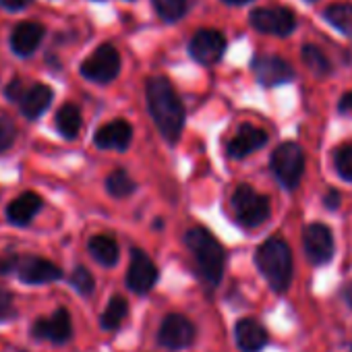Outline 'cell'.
<instances>
[{
	"label": "cell",
	"instance_id": "cell-31",
	"mask_svg": "<svg viewBox=\"0 0 352 352\" xmlns=\"http://www.w3.org/2000/svg\"><path fill=\"white\" fill-rule=\"evenodd\" d=\"M15 315V305H13V296L9 290L0 288V321L11 319Z\"/></svg>",
	"mask_w": 352,
	"mask_h": 352
},
{
	"label": "cell",
	"instance_id": "cell-19",
	"mask_svg": "<svg viewBox=\"0 0 352 352\" xmlns=\"http://www.w3.org/2000/svg\"><path fill=\"white\" fill-rule=\"evenodd\" d=\"M234 336L243 352H259L267 344V331L255 319H241L234 327Z\"/></svg>",
	"mask_w": 352,
	"mask_h": 352
},
{
	"label": "cell",
	"instance_id": "cell-2",
	"mask_svg": "<svg viewBox=\"0 0 352 352\" xmlns=\"http://www.w3.org/2000/svg\"><path fill=\"white\" fill-rule=\"evenodd\" d=\"M185 245L189 247L201 278L210 286H218L224 274V249L206 228H191L185 234Z\"/></svg>",
	"mask_w": 352,
	"mask_h": 352
},
{
	"label": "cell",
	"instance_id": "cell-32",
	"mask_svg": "<svg viewBox=\"0 0 352 352\" xmlns=\"http://www.w3.org/2000/svg\"><path fill=\"white\" fill-rule=\"evenodd\" d=\"M5 94H7V98H9L11 102H17V104H19V100H21V98H23V94H25L23 81H21V79H13V81L7 85Z\"/></svg>",
	"mask_w": 352,
	"mask_h": 352
},
{
	"label": "cell",
	"instance_id": "cell-30",
	"mask_svg": "<svg viewBox=\"0 0 352 352\" xmlns=\"http://www.w3.org/2000/svg\"><path fill=\"white\" fill-rule=\"evenodd\" d=\"M15 141V122L7 116L0 114V153L7 151Z\"/></svg>",
	"mask_w": 352,
	"mask_h": 352
},
{
	"label": "cell",
	"instance_id": "cell-24",
	"mask_svg": "<svg viewBox=\"0 0 352 352\" xmlns=\"http://www.w3.org/2000/svg\"><path fill=\"white\" fill-rule=\"evenodd\" d=\"M106 189H108V193H110L112 197L124 199V197H129L131 193H135L137 185H135V181L131 179V176H129L124 170L118 168V170L110 172V176L106 179Z\"/></svg>",
	"mask_w": 352,
	"mask_h": 352
},
{
	"label": "cell",
	"instance_id": "cell-35",
	"mask_svg": "<svg viewBox=\"0 0 352 352\" xmlns=\"http://www.w3.org/2000/svg\"><path fill=\"white\" fill-rule=\"evenodd\" d=\"M340 112H352V91L342 96L340 100Z\"/></svg>",
	"mask_w": 352,
	"mask_h": 352
},
{
	"label": "cell",
	"instance_id": "cell-37",
	"mask_svg": "<svg viewBox=\"0 0 352 352\" xmlns=\"http://www.w3.org/2000/svg\"><path fill=\"white\" fill-rule=\"evenodd\" d=\"M342 296H344V300L348 302V307H352V282H348V284L342 288Z\"/></svg>",
	"mask_w": 352,
	"mask_h": 352
},
{
	"label": "cell",
	"instance_id": "cell-9",
	"mask_svg": "<svg viewBox=\"0 0 352 352\" xmlns=\"http://www.w3.org/2000/svg\"><path fill=\"white\" fill-rule=\"evenodd\" d=\"M157 340L162 346H166L170 350L187 348L195 340V325L183 315H168L160 327Z\"/></svg>",
	"mask_w": 352,
	"mask_h": 352
},
{
	"label": "cell",
	"instance_id": "cell-29",
	"mask_svg": "<svg viewBox=\"0 0 352 352\" xmlns=\"http://www.w3.org/2000/svg\"><path fill=\"white\" fill-rule=\"evenodd\" d=\"M71 284H73V288H75L79 294H83V296H89V294L94 292V286H96L94 276H91L85 267H77V270L71 274Z\"/></svg>",
	"mask_w": 352,
	"mask_h": 352
},
{
	"label": "cell",
	"instance_id": "cell-11",
	"mask_svg": "<svg viewBox=\"0 0 352 352\" xmlns=\"http://www.w3.org/2000/svg\"><path fill=\"white\" fill-rule=\"evenodd\" d=\"M13 270L17 272V276L25 284H48V282H54V280L63 278L60 267L54 265L52 261L42 259V257H21V259H15Z\"/></svg>",
	"mask_w": 352,
	"mask_h": 352
},
{
	"label": "cell",
	"instance_id": "cell-1",
	"mask_svg": "<svg viewBox=\"0 0 352 352\" xmlns=\"http://www.w3.org/2000/svg\"><path fill=\"white\" fill-rule=\"evenodd\" d=\"M145 94H147V108L157 131L166 141L174 143L181 137L185 126V108L179 94L174 91L172 83L166 77L149 79Z\"/></svg>",
	"mask_w": 352,
	"mask_h": 352
},
{
	"label": "cell",
	"instance_id": "cell-15",
	"mask_svg": "<svg viewBox=\"0 0 352 352\" xmlns=\"http://www.w3.org/2000/svg\"><path fill=\"white\" fill-rule=\"evenodd\" d=\"M131 139H133V129L126 120H112L100 126L94 137L100 149H116V151H124L131 145Z\"/></svg>",
	"mask_w": 352,
	"mask_h": 352
},
{
	"label": "cell",
	"instance_id": "cell-14",
	"mask_svg": "<svg viewBox=\"0 0 352 352\" xmlns=\"http://www.w3.org/2000/svg\"><path fill=\"white\" fill-rule=\"evenodd\" d=\"M32 333L40 340H48V342H56L63 344L71 338L73 333V325H71V315L65 309H58L54 315L38 319L32 327Z\"/></svg>",
	"mask_w": 352,
	"mask_h": 352
},
{
	"label": "cell",
	"instance_id": "cell-3",
	"mask_svg": "<svg viewBox=\"0 0 352 352\" xmlns=\"http://www.w3.org/2000/svg\"><path fill=\"white\" fill-rule=\"evenodd\" d=\"M257 267L276 292H286L292 280V253L282 239H267L255 255Z\"/></svg>",
	"mask_w": 352,
	"mask_h": 352
},
{
	"label": "cell",
	"instance_id": "cell-13",
	"mask_svg": "<svg viewBox=\"0 0 352 352\" xmlns=\"http://www.w3.org/2000/svg\"><path fill=\"white\" fill-rule=\"evenodd\" d=\"M253 71L257 81L265 87H276L294 79L292 67L280 56H257L253 60Z\"/></svg>",
	"mask_w": 352,
	"mask_h": 352
},
{
	"label": "cell",
	"instance_id": "cell-28",
	"mask_svg": "<svg viewBox=\"0 0 352 352\" xmlns=\"http://www.w3.org/2000/svg\"><path fill=\"white\" fill-rule=\"evenodd\" d=\"M333 164H336L338 174L342 176V179L352 183V143H346V145L336 149Z\"/></svg>",
	"mask_w": 352,
	"mask_h": 352
},
{
	"label": "cell",
	"instance_id": "cell-5",
	"mask_svg": "<svg viewBox=\"0 0 352 352\" xmlns=\"http://www.w3.org/2000/svg\"><path fill=\"white\" fill-rule=\"evenodd\" d=\"M305 170V153L296 143H282L272 153V172L286 189H296Z\"/></svg>",
	"mask_w": 352,
	"mask_h": 352
},
{
	"label": "cell",
	"instance_id": "cell-16",
	"mask_svg": "<svg viewBox=\"0 0 352 352\" xmlns=\"http://www.w3.org/2000/svg\"><path fill=\"white\" fill-rule=\"evenodd\" d=\"M265 143H267L265 131H261V129H257V126H253V124H243V126L236 131V135L230 139V143H228V153H230L232 157L241 160V157H245V155L257 151V149L263 147Z\"/></svg>",
	"mask_w": 352,
	"mask_h": 352
},
{
	"label": "cell",
	"instance_id": "cell-18",
	"mask_svg": "<svg viewBox=\"0 0 352 352\" xmlns=\"http://www.w3.org/2000/svg\"><path fill=\"white\" fill-rule=\"evenodd\" d=\"M40 210H42V197H40L38 193L28 191V193L19 195L17 199H13V201L9 204V208H7V218H9V222L15 224V226H28V224L36 218V214H38Z\"/></svg>",
	"mask_w": 352,
	"mask_h": 352
},
{
	"label": "cell",
	"instance_id": "cell-38",
	"mask_svg": "<svg viewBox=\"0 0 352 352\" xmlns=\"http://www.w3.org/2000/svg\"><path fill=\"white\" fill-rule=\"evenodd\" d=\"M226 5H247V3H251V0H224Z\"/></svg>",
	"mask_w": 352,
	"mask_h": 352
},
{
	"label": "cell",
	"instance_id": "cell-34",
	"mask_svg": "<svg viewBox=\"0 0 352 352\" xmlns=\"http://www.w3.org/2000/svg\"><path fill=\"white\" fill-rule=\"evenodd\" d=\"M329 210H336L338 208V204H340V195L336 193V191H329L327 195H325V201H323Z\"/></svg>",
	"mask_w": 352,
	"mask_h": 352
},
{
	"label": "cell",
	"instance_id": "cell-22",
	"mask_svg": "<svg viewBox=\"0 0 352 352\" xmlns=\"http://www.w3.org/2000/svg\"><path fill=\"white\" fill-rule=\"evenodd\" d=\"M56 129L65 139H75L81 129V112L75 104H65L56 112Z\"/></svg>",
	"mask_w": 352,
	"mask_h": 352
},
{
	"label": "cell",
	"instance_id": "cell-33",
	"mask_svg": "<svg viewBox=\"0 0 352 352\" xmlns=\"http://www.w3.org/2000/svg\"><path fill=\"white\" fill-rule=\"evenodd\" d=\"M34 0H0V7L7 11H21L25 7H30Z\"/></svg>",
	"mask_w": 352,
	"mask_h": 352
},
{
	"label": "cell",
	"instance_id": "cell-20",
	"mask_svg": "<svg viewBox=\"0 0 352 352\" xmlns=\"http://www.w3.org/2000/svg\"><path fill=\"white\" fill-rule=\"evenodd\" d=\"M52 96H54L52 89L48 85H44V83H36L34 87L25 89L23 98L19 100L23 116L30 118V120H36L38 116H42L48 110V106L52 102Z\"/></svg>",
	"mask_w": 352,
	"mask_h": 352
},
{
	"label": "cell",
	"instance_id": "cell-4",
	"mask_svg": "<svg viewBox=\"0 0 352 352\" xmlns=\"http://www.w3.org/2000/svg\"><path fill=\"white\" fill-rule=\"evenodd\" d=\"M232 210L239 224L247 228H257L270 218V199L259 195L253 187L241 185L232 195Z\"/></svg>",
	"mask_w": 352,
	"mask_h": 352
},
{
	"label": "cell",
	"instance_id": "cell-23",
	"mask_svg": "<svg viewBox=\"0 0 352 352\" xmlns=\"http://www.w3.org/2000/svg\"><path fill=\"white\" fill-rule=\"evenodd\" d=\"M126 313H129L126 300H124L122 296H112L110 302H108V307H106V311H104L102 317H100V325H102L104 329H108V331L118 329L120 323L124 321Z\"/></svg>",
	"mask_w": 352,
	"mask_h": 352
},
{
	"label": "cell",
	"instance_id": "cell-26",
	"mask_svg": "<svg viewBox=\"0 0 352 352\" xmlns=\"http://www.w3.org/2000/svg\"><path fill=\"white\" fill-rule=\"evenodd\" d=\"M153 7L166 23H174L187 13V0H153Z\"/></svg>",
	"mask_w": 352,
	"mask_h": 352
},
{
	"label": "cell",
	"instance_id": "cell-10",
	"mask_svg": "<svg viewBox=\"0 0 352 352\" xmlns=\"http://www.w3.org/2000/svg\"><path fill=\"white\" fill-rule=\"evenodd\" d=\"M224 50H226V40L216 30H201L189 42L191 56L197 63H201V65H214V63H218L224 56Z\"/></svg>",
	"mask_w": 352,
	"mask_h": 352
},
{
	"label": "cell",
	"instance_id": "cell-7",
	"mask_svg": "<svg viewBox=\"0 0 352 352\" xmlns=\"http://www.w3.org/2000/svg\"><path fill=\"white\" fill-rule=\"evenodd\" d=\"M251 25L263 34H272V36H288L294 32L296 28V19L292 15V11L284 9V7H265V9H255L251 13Z\"/></svg>",
	"mask_w": 352,
	"mask_h": 352
},
{
	"label": "cell",
	"instance_id": "cell-25",
	"mask_svg": "<svg viewBox=\"0 0 352 352\" xmlns=\"http://www.w3.org/2000/svg\"><path fill=\"white\" fill-rule=\"evenodd\" d=\"M325 19L340 30L342 34L352 38V7L350 5H331L325 9Z\"/></svg>",
	"mask_w": 352,
	"mask_h": 352
},
{
	"label": "cell",
	"instance_id": "cell-6",
	"mask_svg": "<svg viewBox=\"0 0 352 352\" xmlns=\"http://www.w3.org/2000/svg\"><path fill=\"white\" fill-rule=\"evenodd\" d=\"M118 73H120V54L110 44H102L100 48H96L94 54L81 65V75L87 81H94L100 85L114 81Z\"/></svg>",
	"mask_w": 352,
	"mask_h": 352
},
{
	"label": "cell",
	"instance_id": "cell-27",
	"mask_svg": "<svg viewBox=\"0 0 352 352\" xmlns=\"http://www.w3.org/2000/svg\"><path fill=\"white\" fill-rule=\"evenodd\" d=\"M302 60H305V65H307L315 75H319V77L329 75V71H331L329 60H327L325 54H323L319 48H315V46H302Z\"/></svg>",
	"mask_w": 352,
	"mask_h": 352
},
{
	"label": "cell",
	"instance_id": "cell-8",
	"mask_svg": "<svg viewBox=\"0 0 352 352\" xmlns=\"http://www.w3.org/2000/svg\"><path fill=\"white\" fill-rule=\"evenodd\" d=\"M302 243H305V253L309 261L315 265L327 263L333 257V236L325 224H319V222L309 224L305 228Z\"/></svg>",
	"mask_w": 352,
	"mask_h": 352
},
{
	"label": "cell",
	"instance_id": "cell-17",
	"mask_svg": "<svg viewBox=\"0 0 352 352\" xmlns=\"http://www.w3.org/2000/svg\"><path fill=\"white\" fill-rule=\"evenodd\" d=\"M42 38H44V28L40 23H34V21L19 23L13 30L11 48L17 56H32L42 44Z\"/></svg>",
	"mask_w": 352,
	"mask_h": 352
},
{
	"label": "cell",
	"instance_id": "cell-21",
	"mask_svg": "<svg viewBox=\"0 0 352 352\" xmlns=\"http://www.w3.org/2000/svg\"><path fill=\"white\" fill-rule=\"evenodd\" d=\"M87 249H89L91 257H94L98 263L106 265V267H112V265L118 261V245H116L114 239H110V236H102V234H100V236L89 239Z\"/></svg>",
	"mask_w": 352,
	"mask_h": 352
},
{
	"label": "cell",
	"instance_id": "cell-36",
	"mask_svg": "<svg viewBox=\"0 0 352 352\" xmlns=\"http://www.w3.org/2000/svg\"><path fill=\"white\" fill-rule=\"evenodd\" d=\"M15 265V259H3L0 257V274H9Z\"/></svg>",
	"mask_w": 352,
	"mask_h": 352
},
{
	"label": "cell",
	"instance_id": "cell-39",
	"mask_svg": "<svg viewBox=\"0 0 352 352\" xmlns=\"http://www.w3.org/2000/svg\"><path fill=\"white\" fill-rule=\"evenodd\" d=\"M307 3H315V0H307Z\"/></svg>",
	"mask_w": 352,
	"mask_h": 352
},
{
	"label": "cell",
	"instance_id": "cell-12",
	"mask_svg": "<svg viewBox=\"0 0 352 352\" xmlns=\"http://www.w3.org/2000/svg\"><path fill=\"white\" fill-rule=\"evenodd\" d=\"M155 280H157V267L153 265V261L141 249H133L131 265L126 274L129 288L137 294H145L153 288Z\"/></svg>",
	"mask_w": 352,
	"mask_h": 352
}]
</instances>
